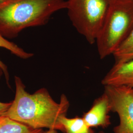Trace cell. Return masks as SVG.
Returning a JSON list of instances; mask_svg holds the SVG:
<instances>
[{"label":"cell","instance_id":"obj_13","mask_svg":"<svg viewBox=\"0 0 133 133\" xmlns=\"http://www.w3.org/2000/svg\"><path fill=\"white\" fill-rule=\"evenodd\" d=\"M41 133H58L57 130H48L47 131L45 132H42Z\"/></svg>","mask_w":133,"mask_h":133},{"label":"cell","instance_id":"obj_9","mask_svg":"<svg viewBox=\"0 0 133 133\" xmlns=\"http://www.w3.org/2000/svg\"><path fill=\"white\" fill-rule=\"evenodd\" d=\"M114 65H119L133 59V29L127 38L113 53Z\"/></svg>","mask_w":133,"mask_h":133},{"label":"cell","instance_id":"obj_8","mask_svg":"<svg viewBox=\"0 0 133 133\" xmlns=\"http://www.w3.org/2000/svg\"><path fill=\"white\" fill-rule=\"evenodd\" d=\"M60 122L63 127L64 133H95L86 124L82 117L68 118L62 116Z\"/></svg>","mask_w":133,"mask_h":133},{"label":"cell","instance_id":"obj_4","mask_svg":"<svg viewBox=\"0 0 133 133\" xmlns=\"http://www.w3.org/2000/svg\"><path fill=\"white\" fill-rule=\"evenodd\" d=\"M111 0H66L73 26L91 44L96 42Z\"/></svg>","mask_w":133,"mask_h":133},{"label":"cell","instance_id":"obj_15","mask_svg":"<svg viewBox=\"0 0 133 133\" xmlns=\"http://www.w3.org/2000/svg\"><path fill=\"white\" fill-rule=\"evenodd\" d=\"M4 1H5V0H0V3H2V2H3Z\"/></svg>","mask_w":133,"mask_h":133},{"label":"cell","instance_id":"obj_3","mask_svg":"<svg viewBox=\"0 0 133 133\" xmlns=\"http://www.w3.org/2000/svg\"><path fill=\"white\" fill-rule=\"evenodd\" d=\"M133 29V0H111L97 38L101 59L113 54Z\"/></svg>","mask_w":133,"mask_h":133},{"label":"cell","instance_id":"obj_6","mask_svg":"<svg viewBox=\"0 0 133 133\" xmlns=\"http://www.w3.org/2000/svg\"><path fill=\"white\" fill-rule=\"evenodd\" d=\"M111 111L109 99L104 93L96 99L90 109L84 113L82 118L91 128L102 127L105 128L111 124L109 112Z\"/></svg>","mask_w":133,"mask_h":133},{"label":"cell","instance_id":"obj_12","mask_svg":"<svg viewBox=\"0 0 133 133\" xmlns=\"http://www.w3.org/2000/svg\"><path fill=\"white\" fill-rule=\"evenodd\" d=\"M3 71L0 68V77L3 74ZM11 102L10 103H2L0 102V117L4 116L6 111L11 105Z\"/></svg>","mask_w":133,"mask_h":133},{"label":"cell","instance_id":"obj_7","mask_svg":"<svg viewBox=\"0 0 133 133\" xmlns=\"http://www.w3.org/2000/svg\"><path fill=\"white\" fill-rule=\"evenodd\" d=\"M104 86H125L133 88V59L114 65L102 81Z\"/></svg>","mask_w":133,"mask_h":133},{"label":"cell","instance_id":"obj_5","mask_svg":"<svg viewBox=\"0 0 133 133\" xmlns=\"http://www.w3.org/2000/svg\"><path fill=\"white\" fill-rule=\"evenodd\" d=\"M110 110L118 115L119 124L114 133H133V88L125 86H104Z\"/></svg>","mask_w":133,"mask_h":133},{"label":"cell","instance_id":"obj_2","mask_svg":"<svg viewBox=\"0 0 133 133\" xmlns=\"http://www.w3.org/2000/svg\"><path fill=\"white\" fill-rule=\"evenodd\" d=\"M66 5V0H5L0 3V34L14 38L25 29L43 25Z\"/></svg>","mask_w":133,"mask_h":133},{"label":"cell","instance_id":"obj_16","mask_svg":"<svg viewBox=\"0 0 133 133\" xmlns=\"http://www.w3.org/2000/svg\"><path fill=\"white\" fill-rule=\"evenodd\" d=\"M98 133H105L103 131H100V132H99Z\"/></svg>","mask_w":133,"mask_h":133},{"label":"cell","instance_id":"obj_11","mask_svg":"<svg viewBox=\"0 0 133 133\" xmlns=\"http://www.w3.org/2000/svg\"><path fill=\"white\" fill-rule=\"evenodd\" d=\"M0 48H5L9 50L11 53L15 56L23 59H29L33 56L32 53L27 52L23 49L19 47L14 43L11 42L5 38L0 34ZM0 68L3 70L6 80L9 82V74L8 71V68L5 64L0 60Z\"/></svg>","mask_w":133,"mask_h":133},{"label":"cell","instance_id":"obj_1","mask_svg":"<svg viewBox=\"0 0 133 133\" xmlns=\"http://www.w3.org/2000/svg\"><path fill=\"white\" fill-rule=\"evenodd\" d=\"M15 84L14 100L4 116L34 129L47 128L64 133L60 119L66 115L70 107L66 95L62 94L60 102L57 103L44 88L29 94L18 76H15Z\"/></svg>","mask_w":133,"mask_h":133},{"label":"cell","instance_id":"obj_10","mask_svg":"<svg viewBox=\"0 0 133 133\" xmlns=\"http://www.w3.org/2000/svg\"><path fill=\"white\" fill-rule=\"evenodd\" d=\"M42 129H34L5 116L0 123V133H41Z\"/></svg>","mask_w":133,"mask_h":133},{"label":"cell","instance_id":"obj_14","mask_svg":"<svg viewBox=\"0 0 133 133\" xmlns=\"http://www.w3.org/2000/svg\"><path fill=\"white\" fill-rule=\"evenodd\" d=\"M2 117H0V123H1V121H2Z\"/></svg>","mask_w":133,"mask_h":133}]
</instances>
